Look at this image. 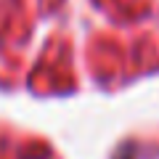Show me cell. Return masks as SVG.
I'll return each mask as SVG.
<instances>
[]
</instances>
